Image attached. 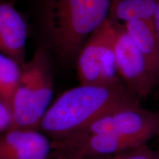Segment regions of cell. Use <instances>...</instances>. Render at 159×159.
Segmentation results:
<instances>
[{
  "label": "cell",
  "instance_id": "cell-1",
  "mask_svg": "<svg viewBox=\"0 0 159 159\" xmlns=\"http://www.w3.org/2000/svg\"><path fill=\"white\" fill-rule=\"evenodd\" d=\"M124 84L80 85L65 91L43 115L39 130L52 142L74 136L96 119L123 107L141 104Z\"/></svg>",
  "mask_w": 159,
  "mask_h": 159
},
{
  "label": "cell",
  "instance_id": "cell-2",
  "mask_svg": "<svg viewBox=\"0 0 159 159\" xmlns=\"http://www.w3.org/2000/svg\"><path fill=\"white\" fill-rule=\"evenodd\" d=\"M111 3L112 0H43V34L62 62L76 61L89 35L108 19Z\"/></svg>",
  "mask_w": 159,
  "mask_h": 159
},
{
  "label": "cell",
  "instance_id": "cell-3",
  "mask_svg": "<svg viewBox=\"0 0 159 159\" xmlns=\"http://www.w3.org/2000/svg\"><path fill=\"white\" fill-rule=\"evenodd\" d=\"M116 31L108 19L89 35L76 60L80 84L108 86L123 83L115 57Z\"/></svg>",
  "mask_w": 159,
  "mask_h": 159
},
{
  "label": "cell",
  "instance_id": "cell-4",
  "mask_svg": "<svg viewBox=\"0 0 159 159\" xmlns=\"http://www.w3.org/2000/svg\"><path fill=\"white\" fill-rule=\"evenodd\" d=\"M78 134H116L148 143L159 136V111L141 104L123 107L99 117Z\"/></svg>",
  "mask_w": 159,
  "mask_h": 159
},
{
  "label": "cell",
  "instance_id": "cell-5",
  "mask_svg": "<svg viewBox=\"0 0 159 159\" xmlns=\"http://www.w3.org/2000/svg\"><path fill=\"white\" fill-rule=\"evenodd\" d=\"M115 26V57L119 77L129 90L139 99L147 98L159 84L158 80L124 27Z\"/></svg>",
  "mask_w": 159,
  "mask_h": 159
},
{
  "label": "cell",
  "instance_id": "cell-6",
  "mask_svg": "<svg viewBox=\"0 0 159 159\" xmlns=\"http://www.w3.org/2000/svg\"><path fill=\"white\" fill-rule=\"evenodd\" d=\"M148 144L137 139L111 134H78L52 142L53 149L61 152L89 157L109 156Z\"/></svg>",
  "mask_w": 159,
  "mask_h": 159
},
{
  "label": "cell",
  "instance_id": "cell-7",
  "mask_svg": "<svg viewBox=\"0 0 159 159\" xmlns=\"http://www.w3.org/2000/svg\"><path fill=\"white\" fill-rule=\"evenodd\" d=\"M52 149L39 130L12 128L0 134V159H47Z\"/></svg>",
  "mask_w": 159,
  "mask_h": 159
},
{
  "label": "cell",
  "instance_id": "cell-8",
  "mask_svg": "<svg viewBox=\"0 0 159 159\" xmlns=\"http://www.w3.org/2000/svg\"><path fill=\"white\" fill-rule=\"evenodd\" d=\"M13 5L0 0V53L22 66L26 63L27 24Z\"/></svg>",
  "mask_w": 159,
  "mask_h": 159
},
{
  "label": "cell",
  "instance_id": "cell-9",
  "mask_svg": "<svg viewBox=\"0 0 159 159\" xmlns=\"http://www.w3.org/2000/svg\"><path fill=\"white\" fill-rule=\"evenodd\" d=\"M19 84L27 89L47 110L53 94L52 78L48 52L39 47L28 62L21 66Z\"/></svg>",
  "mask_w": 159,
  "mask_h": 159
},
{
  "label": "cell",
  "instance_id": "cell-10",
  "mask_svg": "<svg viewBox=\"0 0 159 159\" xmlns=\"http://www.w3.org/2000/svg\"><path fill=\"white\" fill-rule=\"evenodd\" d=\"M124 28L142 52L159 83V37L154 22L135 21L126 24Z\"/></svg>",
  "mask_w": 159,
  "mask_h": 159
},
{
  "label": "cell",
  "instance_id": "cell-11",
  "mask_svg": "<svg viewBox=\"0 0 159 159\" xmlns=\"http://www.w3.org/2000/svg\"><path fill=\"white\" fill-rule=\"evenodd\" d=\"M159 0H112L108 20L124 26L135 21H153Z\"/></svg>",
  "mask_w": 159,
  "mask_h": 159
},
{
  "label": "cell",
  "instance_id": "cell-12",
  "mask_svg": "<svg viewBox=\"0 0 159 159\" xmlns=\"http://www.w3.org/2000/svg\"><path fill=\"white\" fill-rule=\"evenodd\" d=\"M21 74V66L0 53V101L11 110L12 99Z\"/></svg>",
  "mask_w": 159,
  "mask_h": 159
},
{
  "label": "cell",
  "instance_id": "cell-13",
  "mask_svg": "<svg viewBox=\"0 0 159 159\" xmlns=\"http://www.w3.org/2000/svg\"><path fill=\"white\" fill-rule=\"evenodd\" d=\"M156 152L144 144L130 150L109 156L97 157L98 159H154Z\"/></svg>",
  "mask_w": 159,
  "mask_h": 159
},
{
  "label": "cell",
  "instance_id": "cell-14",
  "mask_svg": "<svg viewBox=\"0 0 159 159\" xmlns=\"http://www.w3.org/2000/svg\"><path fill=\"white\" fill-rule=\"evenodd\" d=\"M13 128V119L11 110L0 101V134Z\"/></svg>",
  "mask_w": 159,
  "mask_h": 159
},
{
  "label": "cell",
  "instance_id": "cell-15",
  "mask_svg": "<svg viewBox=\"0 0 159 159\" xmlns=\"http://www.w3.org/2000/svg\"><path fill=\"white\" fill-rule=\"evenodd\" d=\"M47 159H85L83 157L77 156V155L70 154V153H65V152H61V154L58 156L52 157V158H49Z\"/></svg>",
  "mask_w": 159,
  "mask_h": 159
},
{
  "label": "cell",
  "instance_id": "cell-16",
  "mask_svg": "<svg viewBox=\"0 0 159 159\" xmlns=\"http://www.w3.org/2000/svg\"><path fill=\"white\" fill-rule=\"evenodd\" d=\"M154 25H155V27H156L157 34H158L159 37V1H158V8H157V11L156 13V16H155V19H154Z\"/></svg>",
  "mask_w": 159,
  "mask_h": 159
},
{
  "label": "cell",
  "instance_id": "cell-17",
  "mask_svg": "<svg viewBox=\"0 0 159 159\" xmlns=\"http://www.w3.org/2000/svg\"><path fill=\"white\" fill-rule=\"evenodd\" d=\"M154 159H159V149H158V150H157V151L156 152Z\"/></svg>",
  "mask_w": 159,
  "mask_h": 159
},
{
  "label": "cell",
  "instance_id": "cell-18",
  "mask_svg": "<svg viewBox=\"0 0 159 159\" xmlns=\"http://www.w3.org/2000/svg\"><path fill=\"white\" fill-rule=\"evenodd\" d=\"M7 1H8V2H11V3H13L14 4L17 1V0H7Z\"/></svg>",
  "mask_w": 159,
  "mask_h": 159
},
{
  "label": "cell",
  "instance_id": "cell-19",
  "mask_svg": "<svg viewBox=\"0 0 159 159\" xmlns=\"http://www.w3.org/2000/svg\"><path fill=\"white\" fill-rule=\"evenodd\" d=\"M158 149H159V145H158Z\"/></svg>",
  "mask_w": 159,
  "mask_h": 159
}]
</instances>
